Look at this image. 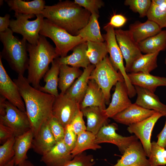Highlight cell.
I'll return each instance as SVG.
<instances>
[{"label": "cell", "mask_w": 166, "mask_h": 166, "mask_svg": "<svg viewBox=\"0 0 166 166\" xmlns=\"http://www.w3.org/2000/svg\"><path fill=\"white\" fill-rule=\"evenodd\" d=\"M13 81L24 101L34 137L43 124L53 117L52 107L55 97L33 87L23 75H18Z\"/></svg>", "instance_id": "cell-1"}, {"label": "cell", "mask_w": 166, "mask_h": 166, "mask_svg": "<svg viewBox=\"0 0 166 166\" xmlns=\"http://www.w3.org/2000/svg\"><path fill=\"white\" fill-rule=\"evenodd\" d=\"M42 14L44 18L74 36L88 24L91 15L85 8L69 0L45 6Z\"/></svg>", "instance_id": "cell-2"}, {"label": "cell", "mask_w": 166, "mask_h": 166, "mask_svg": "<svg viewBox=\"0 0 166 166\" xmlns=\"http://www.w3.org/2000/svg\"><path fill=\"white\" fill-rule=\"evenodd\" d=\"M29 62L27 79L34 87L39 89L40 83L49 70V66L59 56L55 48L45 37L40 35L37 44H27Z\"/></svg>", "instance_id": "cell-3"}, {"label": "cell", "mask_w": 166, "mask_h": 166, "mask_svg": "<svg viewBox=\"0 0 166 166\" xmlns=\"http://www.w3.org/2000/svg\"><path fill=\"white\" fill-rule=\"evenodd\" d=\"M13 33L9 28L0 33V40L3 45L0 56L6 61L18 75H23L29 65L27 41L14 36Z\"/></svg>", "instance_id": "cell-4"}, {"label": "cell", "mask_w": 166, "mask_h": 166, "mask_svg": "<svg viewBox=\"0 0 166 166\" xmlns=\"http://www.w3.org/2000/svg\"><path fill=\"white\" fill-rule=\"evenodd\" d=\"M39 34L51 39L55 44L56 51L60 57L67 56L68 52L79 44L85 42L78 35L74 36L44 19Z\"/></svg>", "instance_id": "cell-5"}, {"label": "cell", "mask_w": 166, "mask_h": 166, "mask_svg": "<svg viewBox=\"0 0 166 166\" xmlns=\"http://www.w3.org/2000/svg\"><path fill=\"white\" fill-rule=\"evenodd\" d=\"M89 80L95 81L101 89L106 105L109 104L110 91L113 86L118 82L124 81L122 74L114 67L108 55L95 65Z\"/></svg>", "instance_id": "cell-6"}, {"label": "cell", "mask_w": 166, "mask_h": 166, "mask_svg": "<svg viewBox=\"0 0 166 166\" xmlns=\"http://www.w3.org/2000/svg\"><path fill=\"white\" fill-rule=\"evenodd\" d=\"M34 14H25L15 13L16 19L10 20V28L14 33L21 35L23 38L32 45L37 44L40 36L39 33L44 17L42 14L36 16L33 20L29 19L35 17Z\"/></svg>", "instance_id": "cell-7"}, {"label": "cell", "mask_w": 166, "mask_h": 166, "mask_svg": "<svg viewBox=\"0 0 166 166\" xmlns=\"http://www.w3.org/2000/svg\"><path fill=\"white\" fill-rule=\"evenodd\" d=\"M114 27L108 24L104 27L106 33L103 37L106 44L108 53L109 54L110 60L114 67L119 71L123 76L126 85L128 94L132 96L136 94L134 86L131 83L123 62V58L117 42Z\"/></svg>", "instance_id": "cell-8"}, {"label": "cell", "mask_w": 166, "mask_h": 166, "mask_svg": "<svg viewBox=\"0 0 166 166\" xmlns=\"http://www.w3.org/2000/svg\"><path fill=\"white\" fill-rule=\"evenodd\" d=\"M0 123L10 128L15 137L22 135L31 129L26 112L20 110L7 100L5 113L0 116Z\"/></svg>", "instance_id": "cell-9"}, {"label": "cell", "mask_w": 166, "mask_h": 166, "mask_svg": "<svg viewBox=\"0 0 166 166\" xmlns=\"http://www.w3.org/2000/svg\"><path fill=\"white\" fill-rule=\"evenodd\" d=\"M80 104L67 96L60 93L55 97L52 107L53 116L65 128L69 124L78 111Z\"/></svg>", "instance_id": "cell-10"}, {"label": "cell", "mask_w": 166, "mask_h": 166, "mask_svg": "<svg viewBox=\"0 0 166 166\" xmlns=\"http://www.w3.org/2000/svg\"><path fill=\"white\" fill-rule=\"evenodd\" d=\"M116 40L125 61V68L129 72L134 62L142 55L139 44L135 41L129 30L121 29L115 30Z\"/></svg>", "instance_id": "cell-11"}, {"label": "cell", "mask_w": 166, "mask_h": 166, "mask_svg": "<svg viewBox=\"0 0 166 166\" xmlns=\"http://www.w3.org/2000/svg\"><path fill=\"white\" fill-rule=\"evenodd\" d=\"M117 124L114 123L103 126L96 135L95 142L99 144L109 143L116 145L123 154L127 148L138 139L135 135L124 136L117 133Z\"/></svg>", "instance_id": "cell-12"}, {"label": "cell", "mask_w": 166, "mask_h": 166, "mask_svg": "<svg viewBox=\"0 0 166 166\" xmlns=\"http://www.w3.org/2000/svg\"><path fill=\"white\" fill-rule=\"evenodd\" d=\"M164 116L161 113L156 112L151 116L138 122L128 126L127 130L130 133H133L140 139L147 157L151 152V137L153 127L157 121Z\"/></svg>", "instance_id": "cell-13"}, {"label": "cell", "mask_w": 166, "mask_h": 166, "mask_svg": "<svg viewBox=\"0 0 166 166\" xmlns=\"http://www.w3.org/2000/svg\"><path fill=\"white\" fill-rule=\"evenodd\" d=\"M0 56V94L21 111L26 112L25 103L18 87L5 70Z\"/></svg>", "instance_id": "cell-14"}, {"label": "cell", "mask_w": 166, "mask_h": 166, "mask_svg": "<svg viewBox=\"0 0 166 166\" xmlns=\"http://www.w3.org/2000/svg\"><path fill=\"white\" fill-rule=\"evenodd\" d=\"M146 157L141 142L137 140L127 148L113 166H150Z\"/></svg>", "instance_id": "cell-15"}, {"label": "cell", "mask_w": 166, "mask_h": 166, "mask_svg": "<svg viewBox=\"0 0 166 166\" xmlns=\"http://www.w3.org/2000/svg\"><path fill=\"white\" fill-rule=\"evenodd\" d=\"M129 98L124 81L118 82L115 85L111 101L105 110L108 117L112 118L131 105L132 103Z\"/></svg>", "instance_id": "cell-16"}, {"label": "cell", "mask_w": 166, "mask_h": 166, "mask_svg": "<svg viewBox=\"0 0 166 166\" xmlns=\"http://www.w3.org/2000/svg\"><path fill=\"white\" fill-rule=\"evenodd\" d=\"M156 112L153 110L144 108L135 103H132L112 118L117 122L129 126L147 119Z\"/></svg>", "instance_id": "cell-17"}, {"label": "cell", "mask_w": 166, "mask_h": 166, "mask_svg": "<svg viewBox=\"0 0 166 166\" xmlns=\"http://www.w3.org/2000/svg\"><path fill=\"white\" fill-rule=\"evenodd\" d=\"M73 158L71 151L63 140L42 156L41 160L47 166H63Z\"/></svg>", "instance_id": "cell-18"}, {"label": "cell", "mask_w": 166, "mask_h": 166, "mask_svg": "<svg viewBox=\"0 0 166 166\" xmlns=\"http://www.w3.org/2000/svg\"><path fill=\"white\" fill-rule=\"evenodd\" d=\"M137 95L135 103L148 109L166 114V105L160 101L158 97L149 90L138 86H134Z\"/></svg>", "instance_id": "cell-19"}, {"label": "cell", "mask_w": 166, "mask_h": 166, "mask_svg": "<svg viewBox=\"0 0 166 166\" xmlns=\"http://www.w3.org/2000/svg\"><path fill=\"white\" fill-rule=\"evenodd\" d=\"M81 110L87 119V131L96 135L103 126L108 124L109 118L105 110L93 106L87 107Z\"/></svg>", "instance_id": "cell-20"}, {"label": "cell", "mask_w": 166, "mask_h": 166, "mask_svg": "<svg viewBox=\"0 0 166 166\" xmlns=\"http://www.w3.org/2000/svg\"><path fill=\"white\" fill-rule=\"evenodd\" d=\"M57 143L47 121L42 125L37 135L34 137L31 148L35 152L42 156Z\"/></svg>", "instance_id": "cell-21"}, {"label": "cell", "mask_w": 166, "mask_h": 166, "mask_svg": "<svg viewBox=\"0 0 166 166\" xmlns=\"http://www.w3.org/2000/svg\"><path fill=\"white\" fill-rule=\"evenodd\" d=\"M95 67V65L90 64L84 69L81 75L75 81L65 93L80 104L86 93L90 75Z\"/></svg>", "instance_id": "cell-22"}, {"label": "cell", "mask_w": 166, "mask_h": 166, "mask_svg": "<svg viewBox=\"0 0 166 166\" xmlns=\"http://www.w3.org/2000/svg\"><path fill=\"white\" fill-rule=\"evenodd\" d=\"M131 84L154 93L157 88L166 86V77L154 76L150 73L139 72L128 73Z\"/></svg>", "instance_id": "cell-23"}, {"label": "cell", "mask_w": 166, "mask_h": 166, "mask_svg": "<svg viewBox=\"0 0 166 166\" xmlns=\"http://www.w3.org/2000/svg\"><path fill=\"white\" fill-rule=\"evenodd\" d=\"M161 30L156 23L148 19L144 22L136 21L131 24L129 30L134 40L139 43L158 34Z\"/></svg>", "instance_id": "cell-24"}, {"label": "cell", "mask_w": 166, "mask_h": 166, "mask_svg": "<svg viewBox=\"0 0 166 166\" xmlns=\"http://www.w3.org/2000/svg\"><path fill=\"white\" fill-rule=\"evenodd\" d=\"M106 104L101 89L95 81L89 80L86 93L80 104V109L87 107L97 106L105 110Z\"/></svg>", "instance_id": "cell-25"}, {"label": "cell", "mask_w": 166, "mask_h": 166, "mask_svg": "<svg viewBox=\"0 0 166 166\" xmlns=\"http://www.w3.org/2000/svg\"><path fill=\"white\" fill-rule=\"evenodd\" d=\"M87 49L86 42L79 44L73 49L71 54L58 58L60 65L64 64L84 69L87 68L90 64L86 54Z\"/></svg>", "instance_id": "cell-26"}, {"label": "cell", "mask_w": 166, "mask_h": 166, "mask_svg": "<svg viewBox=\"0 0 166 166\" xmlns=\"http://www.w3.org/2000/svg\"><path fill=\"white\" fill-rule=\"evenodd\" d=\"M11 10L15 13L25 14H42L45 6L44 0H34L26 1L22 0H5Z\"/></svg>", "instance_id": "cell-27"}, {"label": "cell", "mask_w": 166, "mask_h": 166, "mask_svg": "<svg viewBox=\"0 0 166 166\" xmlns=\"http://www.w3.org/2000/svg\"><path fill=\"white\" fill-rule=\"evenodd\" d=\"M58 58L53 60L51 63L50 68L43 77L45 82V85L43 86H41L39 89L40 91L53 95L55 97L59 94L57 89L60 67Z\"/></svg>", "instance_id": "cell-28"}, {"label": "cell", "mask_w": 166, "mask_h": 166, "mask_svg": "<svg viewBox=\"0 0 166 166\" xmlns=\"http://www.w3.org/2000/svg\"><path fill=\"white\" fill-rule=\"evenodd\" d=\"M34 137V132L31 129L22 135L15 137L14 145L15 165L27 160V153L31 147Z\"/></svg>", "instance_id": "cell-29"}, {"label": "cell", "mask_w": 166, "mask_h": 166, "mask_svg": "<svg viewBox=\"0 0 166 166\" xmlns=\"http://www.w3.org/2000/svg\"><path fill=\"white\" fill-rule=\"evenodd\" d=\"M99 17L98 14H91L88 24L78 31L77 35L81 37L85 42H104L98 20Z\"/></svg>", "instance_id": "cell-30"}, {"label": "cell", "mask_w": 166, "mask_h": 166, "mask_svg": "<svg viewBox=\"0 0 166 166\" xmlns=\"http://www.w3.org/2000/svg\"><path fill=\"white\" fill-rule=\"evenodd\" d=\"M83 72L79 68L60 65L58 87L61 93L65 94L75 79L81 75Z\"/></svg>", "instance_id": "cell-31"}, {"label": "cell", "mask_w": 166, "mask_h": 166, "mask_svg": "<svg viewBox=\"0 0 166 166\" xmlns=\"http://www.w3.org/2000/svg\"><path fill=\"white\" fill-rule=\"evenodd\" d=\"M138 44L141 52L145 54L164 51L166 49V30H161Z\"/></svg>", "instance_id": "cell-32"}, {"label": "cell", "mask_w": 166, "mask_h": 166, "mask_svg": "<svg viewBox=\"0 0 166 166\" xmlns=\"http://www.w3.org/2000/svg\"><path fill=\"white\" fill-rule=\"evenodd\" d=\"M159 53L142 54L133 63L129 73H150L157 67V59Z\"/></svg>", "instance_id": "cell-33"}, {"label": "cell", "mask_w": 166, "mask_h": 166, "mask_svg": "<svg viewBox=\"0 0 166 166\" xmlns=\"http://www.w3.org/2000/svg\"><path fill=\"white\" fill-rule=\"evenodd\" d=\"M75 147L71 151L73 158L76 155L89 149L96 150L101 147L95 142L96 135L87 131H84L77 135Z\"/></svg>", "instance_id": "cell-34"}, {"label": "cell", "mask_w": 166, "mask_h": 166, "mask_svg": "<svg viewBox=\"0 0 166 166\" xmlns=\"http://www.w3.org/2000/svg\"><path fill=\"white\" fill-rule=\"evenodd\" d=\"M86 42L87 55L90 63L96 65L107 55L106 43L105 42H97L88 41Z\"/></svg>", "instance_id": "cell-35"}, {"label": "cell", "mask_w": 166, "mask_h": 166, "mask_svg": "<svg viewBox=\"0 0 166 166\" xmlns=\"http://www.w3.org/2000/svg\"><path fill=\"white\" fill-rule=\"evenodd\" d=\"M148 158L150 166H164L166 165V150L157 142L153 141Z\"/></svg>", "instance_id": "cell-36"}, {"label": "cell", "mask_w": 166, "mask_h": 166, "mask_svg": "<svg viewBox=\"0 0 166 166\" xmlns=\"http://www.w3.org/2000/svg\"><path fill=\"white\" fill-rule=\"evenodd\" d=\"M146 16L148 20L156 23L161 29L166 27V9L152 1Z\"/></svg>", "instance_id": "cell-37"}, {"label": "cell", "mask_w": 166, "mask_h": 166, "mask_svg": "<svg viewBox=\"0 0 166 166\" xmlns=\"http://www.w3.org/2000/svg\"><path fill=\"white\" fill-rule=\"evenodd\" d=\"M15 136L8 139L0 146V166L10 161L15 155L14 145Z\"/></svg>", "instance_id": "cell-38"}, {"label": "cell", "mask_w": 166, "mask_h": 166, "mask_svg": "<svg viewBox=\"0 0 166 166\" xmlns=\"http://www.w3.org/2000/svg\"><path fill=\"white\" fill-rule=\"evenodd\" d=\"M151 3L150 0H126L124 2L125 5L128 6L133 12L138 13L141 18L147 16Z\"/></svg>", "instance_id": "cell-39"}, {"label": "cell", "mask_w": 166, "mask_h": 166, "mask_svg": "<svg viewBox=\"0 0 166 166\" xmlns=\"http://www.w3.org/2000/svg\"><path fill=\"white\" fill-rule=\"evenodd\" d=\"M95 163L93 156L84 152L75 156L63 166H94Z\"/></svg>", "instance_id": "cell-40"}, {"label": "cell", "mask_w": 166, "mask_h": 166, "mask_svg": "<svg viewBox=\"0 0 166 166\" xmlns=\"http://www.w3.org/2000/svg\"><path fill=\"white\" fill-rule=\"evenodd\" d=\"M74 2L92 14H99V9L104 6L101 0H75Z\"/></svg>", "instance_id": "cell-41"}, {"label": "cell", "mask_w": 166, "mask_h": 166, "mask_svg": "<svg viewBox=\"0 0 166 166\" xmlns=\"http://www.w3.org/2000/svg\"><path fill=\"white\" fill-rule=\"evenodd\" d=\"M48 122L51 131L56 142L62 140L64 135L65 128L53 116Z\"/></svg>", "instance_id": "cell-42"}, {"label": "cell", "mask_w": 166, "mask_h": 166, "mask_svg": "<svg viewBox=\"0 0 166 166\" xmlns=\"http://www.w3.org/2000/svg\"><path fill=\"white\" fill-rule=\"evenodd\" d=\"M63 140L68 149L71 151L75 147L77 139V135L73 131L70 124L65 128Z\"/></svg>", "instance_id": "cell-43"}, {"label": "cell", "mask_w": 166, "mask_h": 166, "mask_svg": "<svg viewBox=\"0 0 166 166\" xmlns=\"http://www.w3.org/2000/svg\"><path fill=\"white\" fill-rule=\"evenodd\" d=\"M83 116V114L80 109L70 124L72 129L77 135L86 130V126L85 125Z\"/></svg>", "instance_id": "cell-44"}, {"label": "cell", "mask_w": 166, "mask_h": 166, "mask_svg": "<svg viewBox=\"0 0 166 166\" xmlns=\"http://www.w3.org/2000/svg\"><path fill=\"white\" fill-rule=\"evenodd\" d=\"M15 136L12 130L8 127L0 123V143L3 144L13 136Z\"/></svg>", "instance_id": "cell-45"}, {"label": "cell", "mask_w": 166, "mask_h": 166, "mask_svg": "<svg viewBox=\"0 0 166 166\" xmlns=\"http://www.w3.org/2000/svg\"><path fill=\"white\" fill-rule=\"evenodd\" d=\"M127 21V18L121 14H114L111 18L108 24L113 27L119 28L123 26Z\"/></svg>", "instance_id": "cell-46"}, {"label": "cell", "mask_w": 166, "mask_h": 166, "mask_svg": "<svg viewBox=\"0 0 166 166\" xmlns=\"http://www.w3.org/2000/svg\"><path fill=\"white\" fill-rule=\"evenodd\" d=\"M166 121L164 126L161 131L157 136V143L160 146L166 149Z\"/></svg>", "instance_id": "cell-47"}, {"label": "cell", "mask_w": 166, "mask_h": 166, "mask_svg": "<svg viewBox=\"0 0 166 166\" xmlns=\"http://www.w3.org/2000/svg\"><path fill=\"white\" fill-rule=\"evenodd\" d=\"M10 15L6 14L2 17H0V33L6 31L10 26Z\"/></svg>", "instance_id": "cell-48"}, {"label": "cell", "mask_w": 166, "mask_h": 166, "mask_svg": "<svg viewBox=\"0 0 166 166\" xmlns=\"http://www.w3.org/2000/svg\"><path fill=\"white\" fill-rule=\"evenodd\" d=\"M6 100L4 97H0V116H2L5 113L6 102Z\"/></svg>", "instance_id": "cell-49"}, {"label": "cell", "mask_w": 166, "mask_h": 166, "mask_svg": "<svg viewBox=\"0 0 166 166\" xmlns=\"http://www.w3.org/2000/svg\"><path fill=\"white\" fill-rule=\"evenodd\" d=\"M152 1L155 4L166 9V0H152Z\"/></svg>", "instance_id": "cell-50"}, {"label": "cell", "mask_w": 166, "mask_h": 166, "mask_svg": "<svg viewBox=\"0 0 166 166\" xmlns=\"http://www.w3.org/2000/svg\"><path fill=\"white\" fill-rule=\"evenodd\" d=\"M14 166H35L30 161L26 160L19 164Z\"/></svg>", "instance_id": "cell-51"}, {"label": "cell", "mask_w": 166, "mask_h": 166, "mask_svg": "<svg viewBox=\"0 0 166 166\" xmlns=\"http://www.w3.org/2000/svg\"><path fill=\"white\" fill-rule=\"evenodd\" d=\"M15 159L14 157H13L10 161L2 166H14Z\"/></svg>", "instance_id": "cell-52"}, {"label": "cell", "mask_w": 166, "mask_h": 166, "mask_svg": "<svg viewBox=\"0 0 166 166\" xmlns=\"http://www.w3.org/2000/svg\"><path fill=\"white\" fill-rule=\"evenodd\" d=\"M0 6L2 5L3 4V0H0Z\"/></svg>", "instance_id": "cell-53"}, {"label": "cell", "mask_w": 166, "mask_h": 166, "mask_svg": "<svg viewBox=\"0 0 166 166\" xmlns=\"http://www.w3.org/2000/svg\"><path fill=\"white\" fill-rule=\"evenodd\" d=\"M164 63L166 65V58H165V59Z\"/></svg>", "instance_id": "cell-54"}]
</instances>
